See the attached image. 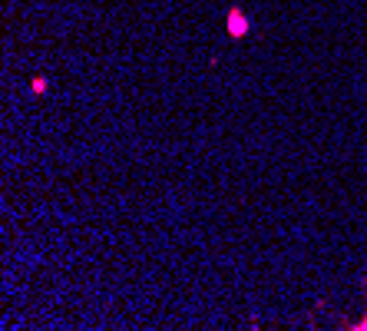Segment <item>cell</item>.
<instances>
[{"instance_id":"cell-1","label":"cell","mask_w":367,"mask_h":331,"mask_svg":"<svg viewBox=\"0 0 367 331\" xmlns=\"http://www.w3.org/2000/svg\"><path fill=\"white\" fill-rule=\"evenodd\" d=\"M225 27H228V33L235 40H241L248 30H252V24H248V17L241 14V7H231L228 10V17H225Z\"/></svg>"},{"instance_id":"cell-2","label":"cell","mask_w":367,"mask_h":331,"mask_svg":"<svg viewBox=\"0 0 367 331\" xmlns=\"http://www.w3.org/2000/svg\"><path fill=\"white\" fill-rule=\"evenodd\" d=\"M47 90V79L43 76H33V93H43Z\"/></svg>"},{"instance_id":"cell-3","label":"cell","mask_w":367,"mask_h":331,"mask_svg":"<svg viewBox=\"0 0 367 331\" xmlns=\"http://www.w3.org/2000/svg\"><path fill=\"white\" fill-rule=\"evenodd\" d=\"M357 328H367V318H364V324H357Z\"/></svg>"}]
</instances>
